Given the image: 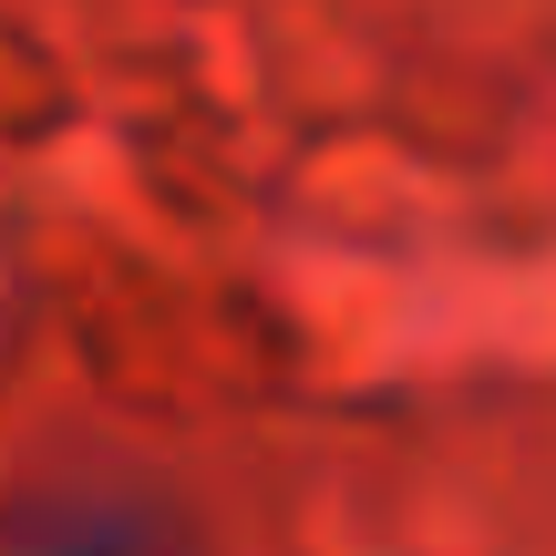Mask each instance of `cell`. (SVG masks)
<instances>
[{"label":"cell","mask_w":556,"mask_h":556,"mask_svg":"<svg viewBox=\"0 0 556 556\" xmlns=\"http://www.w3.org/2000/svg\"><path fill=\"white\" fill-rule=\"evenodd\" d=\"M0 556H186V536L165 505L93 484V495H31L0 526Z\"/></svg>","instance_id":"1"}]
</instances>
